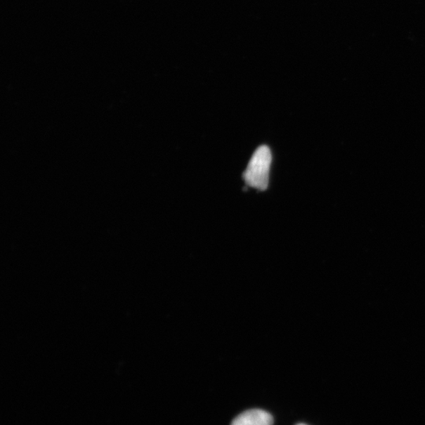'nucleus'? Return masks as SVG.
I'll return each mask as SVG.
<instances>
[{
    "instance_id": "f257e3e1",
    "label": "nucleus",
    "mask_w": 425,
    "mask_h": 425,
    "mask_svg": "<svg viewBox=\"0 0 425 425\" xmlns=\"http://www.w3.org/2000/svg\"><path fill=\"white\" fill-rule=\"evenodd\" d=\"M271 162L270 149L266 145L259 148L251 157L244 174L246 184L259 191L266 190L269 185Z\"/></svg>"
},
{
    "instance_id": "f03ea898",
    "label": "nucleus",
    "mask_w": 425,
    "mask_h": 425,
    "mask_svg": "<svg viewBox=\"0 0 425 425\" xmlns=\"http://www.w3.org/2000/svg\"><path fill=\"white\" fill-rule=\"evenodd\" d=\"M273 417L268 412L261 410H251L239 415L231 425H273Z\"/></svg>"
},
{
    "instance_id": "7ed1b4c3",
    "label": "nucleus",
    "mask_w": 425,
    "mask_h": 425,
    "mask_svg": "<svg viewBox=\"0 0 425 425\" xmlns=\"http://www.w3.org/2000/svg\"><path fill=\"white\" fill-rule=\"evenodd\" d=\"M297 425H306V424H299Z\"/></svg>"
}]
</instances>
